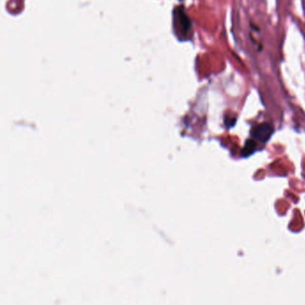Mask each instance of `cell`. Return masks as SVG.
Returning a JSON list of instances; mask_svg holds the SVG:
<instances>
[{
	"label": "cell",
	"instance_id": "6da1fadb",
	"mask_svg": "<svg viewBox=\"0 0 305 305\" xmlns=\"http://www.w3.org/2000/svg\"><path fill=\"white\" fill-rule=\"evenodd\" d=\"M274 133L273 126L269 123H259L252 129V137L261 142H267Z\"/></svg>",
	"mask_w": 305,
	"mask_h": 305
},
{
	"label": "cell",
	"instance_id": "7a4b0ae2",
	"mask_svg": "<svg viewBox=\"0 0 305 305\" xmlns=\"http://www.w3.org/2000/svg\"><path fill=\"white\" fill-rule=\"evenodd\" d=\"M178 19L180 22V25L183 28V30L184 32H188L192 28V23L190 18L188 17L187 15L184 12V10L182 8L178 9Z\"/></svg>",
	"mask_w": 305,
	"mask_h": 305
},
{
	"label": "cell",
	"instance_id": "3957f363",
	"mask_svg": "<svg viewBox=\"0 0 305 305\" xmlns=\"http://www.w3.org/2000/svg\"><path fill=\"white\" fill-rule=\"evenodd\" d=\"M256 149V141L254 140H248L244 144V147L242 150V156L243 157H248L250 155H252Z\"/></svg>",
	"mask_w": 305,
	"mask_h": 305
},
{
	"label": "cell",
	"instance_id": "277c9868",
	"mask_svg": "<svg viewBox=\"0 0 305 305\" xmlns=\"http://www.w3.org/2000/svg\"><path fill=\"white\" fill-rule=\"evenodd\" d=\"M251 27H252L253 30H255V31H257V32L259 31V28L258 26H257L256 24H253V23H251Z\"/></svg>",
	"mask_w": 305,
	"mask_h": 305
}]
</instances>
